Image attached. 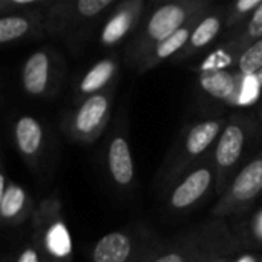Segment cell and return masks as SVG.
Wrapping results in <instances>:
<instances>
[{
	"label": "cell",
	"mask_w": 262,
	"mask_h": 262,
	"mask_svg": "<svg viewBox=\"0 0 262 262\" xmlns=\"http://www.w3.org/2000/svg\"><path fill=\"white\" fill-rule=\"evenodd\" d=\"M258 120H259V123L262 124V103L261 106H259V109H258Z\"/></svg>",
	"instance_id": "obj_29"
},
{
	"label": "cell",
	"mask_w": 262,
	"mask_h": 262,
	"mask_svg": "<svg viewBox=\"0 0 262 262\" xmlns=\"http://www.w3.org/2000/svg\"><path fill=\"white\" fill-rule=\"evenodd\" d=\"M32 196L17 183L8 178L2 170L0 178V218L5 226L17 227L25 223H31L35 212Z\"/></svg>",
	"instance_id": "obj_15"
},
{
	"label": "cell",
	"mask_w": 262,
	"mask_h": 262,
	"mask_svg": "<svg viewBox=\"0 0 262 262\" xmlns=\"http://www.w3.org/2000/svg\"><path fill=\"white\" fill-rule=\"evenodd\" d=\"M262 196V147L246 164L212 209V218L226 220L249 210Z\"/></svg>",
	"instance_id": "obj_11"
},
{
	"label": "cell",
	"mask_w": 262,
	"mask_h": 262,
	"mask_svg": "<svg viewBox=\"0 0 262 262\" xmlns=\"http://www.w3.org/2000/svg\"><path fill=\"white\" fill-rule=\"evenodd\" d=\"M158 243L146 229H121L101 236L89 256L91 262H143Z\"/></svg>",
	"instance_id": "obj_10"
},
{
	"label": "cell",
	"mask_w": 262,
	"mask_h": 262,
	"mask_svg": "<svg viewBox=\"0 0 262 262\" xmlns=\"http://www.w3.org/2000/svg\"><path fill=\"white\" fill-rule=\"evenodd\" d=\"M31 243L41 262H72L74 241L57 195L43 198L31 220Z\"/></svg>",
	"instance_id": "obj_5"
},
{
	"label": "cell",
	"mask_w": 262,
	"mask_h": 262,
	"mask_svg": "<svg viewBox=\"0 0 262 262\" xmlns=\"http://www.w3.org/2000/svg\"><path fill=\"white\" fill-rule=\"evenodd\" d=\"M261 262H262V256H261Z\"/></svg>",
	"instance_id": "obj_30"
},
{
	"label": "cell",
	"mask_w": 262,
	"mask_h": 262,
	"mask_svg": "<svg viewBox=\"0 0 262 262\" xmlns=\"http://www.w3.org/2000/svg\"><path fill=\"white\" fill-rule=\"evenodd\" d=\"M262 138V124L246 112H233L215 144L213 164L216 173L215 193L220 198L238 173L253 158L249 154Z\"/></svg>",
	"instance_id": "obj_1"
},
{
	"label": "cell",
	"mask_w": 262,
	"mask_h": 262,
	"mask_svg": "<svg viewBox=\"0 0 262 262\" xmlns=\"http://www.w3.org/2000/svg\"><path fill=\"white\" fill-rule=\"evenodd\" d=\"M226 28V6H213L209 12H206L196 28L193 29L187 45L184 49L173 58L175 63H181L190 57H193L196 52L203 51L209 45H212L216 37L223 32Z\"/></svg>",
	"instance_id": "obj_20"
},
{
	"label": "cell",
	"mask_w": 262,
	"mask_h": 262,
	"mask_svg": "<svg viewBox=\"0 0 262 262\" xmlns=\"http://www.w3.org/2000/svg\"><path fill=\"white\" fill-rule=\"evenodd\" d=\"M115 0H52L43 15L49 38L61 40L72 52H80L97 28L98 18Z\"/></svg>",
	"instance_id": "obj_4"
},
{
	"label": "cell",
	"mask_w": 262,
	"mask_h": 262,
	"mask_svg": "<svg viewBox=\"0 0 262 262\" xmlns=\"http://www.w3.org/2000/svg\"><path fill=\"white\" fill-rule=\"evenodd\" d=\"M226 224V220L212 218L170 239L160 241L143 262H195Z\"/></svg>",
	"instance_id": "obj_9"
},
{
	"label": "cell",
	"mask_w": 262,
	"mask_h": 262,
	"mask_svg": "<svg viewBox=\"0 0 262 262\" xmlns=\"http://www.w3.org/2000/svg\"><path fill=\"white\" fill-rule=\"evenodd\" d=\"M45 12L2 15V18H0V43L9 45V43H15V41H21V40L46 37L45 23H43Z\"/></svg>",
	"instance_id": "obj_21"
},
{
	"label": "cell",
	"mask_w": 262,
	"mask_h": 262,
	"mask_svg": "<svg viewBox=\"0 0 262 262\" xmlns=\"http://www.w3.org/2000/svg\"><path fill=\"white\" fill-rule=\"evenodd\" d=\"M233 262H261V256H256L253 253H239Z\"/></svg>",
	"instance_id": "obj_27"
},
{
	"label": "cell",
	"mask_w": 262,
	"mask_h": 262,
	"mask_svg": "<svg viewBox=\"0 0 262 262\" xmlns=\"http://www.w3.org/2000/svg\"><path fill=\"white\" fill-rule=\"evenodd\" d=\"M226 123L227 118L218 117L193 121L184 126L158 170L157 187L166 193L180 177L207 158L213 152Z\"/></svg>",
	"instance_id": "obj_2"
},
{
	"label": "cell",
	"mask_w": 262,
	"mask_h": 262,
	"mask_svg": "<svg viewBox=\"0 0 262 262\" xmlns=\"http://www.w3.org/2000/svg\"><path fill=\"white\" fill-rule=\"evenodd\" d=\"M209 11H210V9H209ZM209 11H207V12H209ZM204 14H206V12L195 15V17L190 18L184 26H181L177 32H173L170 37H167L166 40H163V41H160L158 45H155V46L141 58V61L137 64L135 71H137L138 74H144V72H147V71L155 69L157 66H160L161 63H164V61H167V60H173V58L184 49V46L187 45V41H189V38H190V35H192V32H193V29L196 28V25L200 23V20H201V17H203Z\"/></svg>",
	"instance_id": "obj_19"
},
{
	"label": "cell",
	"mask_w": 262,
	"mask_h": 262,
	"mask_svg": "<svg viewBox=\"0 0 262 262\" xmlns=\"http://www.w3.org/2000/svg\"><path fill=\"white\" fill-rule=\"evenodd\" d=\"M114 89L92 95L75 107L66 111L60 120V129L64 137L77 144H91L97 141L112 117Z\"/></svg>",
	"instance_id": "obj_6"
},
{
	"label": "cell",
	"mask_w": 262,
	"mask_h": 262,
	"mask_svg": "<svg viewBox=\"0 0 262 262\" xmlns=\"http://www.w3.org/2000/svg\"><path fill=\"white\" fill-rule=\"evenodd\" d=\"M52 0H0L2 15L45 12Z\"/></svg>",
	"instance_id": "obj_24"
},
{
	"label": "cell",
	"mask_w": 262,
	"mask_h": 262,
	"mask_svg": "<svg viewBox=\"0 0 262 262\" xmlns=\"http://www.w3.org/2000/svg\"><path fill=\"white\" fill-rule=\"evenodd\" d=\"M250 233L259 244H262V209L253 216L250 223Z\"/></svg>",
	"instance_id": "obj_26"
},
{
	"label": "cell",
	"mask_w": 262,
	"mask_h": 262,
	"mask_svg": "<svg viewBox=\"0 0 262 262\" xmlns=\"http://www.w3.org/2000/svg\"><path fill=\"white\" fill-rule=\"evenodd\" d=\"M216 189L213 152L180 177L164 193L166 207L172 213H189Z\"/></svg>",
	"instance_id": "obj_8"
},
{
	"label": "cell",
	"mask_w": 262,
	"mask_h": 262,
	"mask_svg": "<svg viewBox=\"0 0 262 262\" xmlns=\"http://www.w3.org/2000/svg\"><path fill=\"white\" fill-rule=\"evenodd\" d=\"M253 78H255V81H256V84L259 86V89H262V68L253 75Z\"/></svg>",
	"instance_id": "obj_28"
},
{
	"label": "cell",
	"mask_w": 262,
	"mask_h": 262,
	"mask_svg": "<svg viewBox=\"0 0 262 262\" xmlns=\"http://www.w3.org/2000/svg\"><path fill=\"white\" fill-rule=\"evenodd\" d=\"M12 141L26 166L37 172L48 149V132L45 124L32 115L17 117L12 124Z\"/></svg>",
	"instance_id": "obj_13"
},
{
	"label": "cell",
	"mask_w": 262,
	"mask_h": 262,
	"mask_svg": "<svg viewBox=\"0 0 262 262\" xmlns=\"http://www.w3.org/2000/svg\"><path fill=\"white\" fill-rule=\"evenodd\" d=\"M262 38V3L261 6L253 12V15L249 18V21L244 25L243 29H239L233 37L226 40L221 46L216 48V51L203 63L201 69L215 68L218 66V61H221V66L216 69H235L239 57L258 40Z\"/></svg>",
	"instance_id": "obj_14"
},
{
	"label": "cell",
	"mask_w": 262,
	"mask_h": 262,
	"mask_svg": "<svg viewBox=\"0 0 262 262\" xmlns=\"http://www.w3.org/2000/svg\"><path fill=\"white\" fill-rule=\"evenodd\" d=\"M147 3L144 0L117 2L101 23L98 40L104 48H114L140 29L146 14Z\"/></svg>",
	"instance_id": "obj_12"
},
{
	"label": "cell",
	"mask_w": 262,
	"mask_h": 262,
	"mask_svg": "<svg viewBox=\"0 0 262 262\" xmlns=\"http://www.w3.org/2000/svg\"><path fill=\"white\" fill-rule=\"evenodd\" d=\"M11 262H41V261H40L38 252L35 250L34 244H32V243H28V244H25V246L17 252V255L11 259Z\"/></svg>",
	"instance_id": "obj_25"
},
{
	"label": "cell",
	"mask_w": 262,
	"mask_h": 262,
	"mask_svg": "<svg viewBox=\"0 0 262 262\" xmlns=\"http://www.w3.org/2000/svg\"><path fill=\"white\" fill-rule=\"evenodd\" d=\"M213 6L210 0H170L160 3L144 18L140 29L126 46V63L135 69L155 45L170 37L195 15L207 12Z\"/></svg>",
	"instance_id": "obj_3"
},
{
	"label": "cell",
	"mask_w": 262,
	"mask_h": 262,
	"mask_svg": "<svg viewBox=\"0 0 262 262\" xmlns=\"http://www.w3.org/2000/svg\"><path fill=\"white\" fill-rule=\"evenodd\" d=\"M66 61L54 46H41L31 52L20 69V84L32 98H52L63 84Z\"/></svg>",
	"instance_id": "obj_7"
},
{
	"label": "cell",
	"mask_w": 262,
	"mask_h": 262,
	"mask_svg": "<svg viewBox=\"0 0 262 262\" xmlns=\"http://www.w3.org/2000/svg\"><path fill=\"white\" fill-rule=\"evenodd\" d=\"M107 173L115 187L120 190H130L135 183V163L130 152L126 132H117L107 143L106 149Z\"/></svg>",
	"instance_id": "obj_16"
},
{
	"label": "cell",
	"mask_w": 262,
	"mask_h": 262,
	"mask_svg": "<svg viewBox=\"0 0 262 262\" xmlns=\"http://www.w3.org/2000/svg\"><path fill=\"white\" fill-rule=\"evenodd\" d=\"M200 88L212 98L226 103L238 104L243 94V77L235 69H200Z\"/></svg>",
	"instance_id": "obj_18"
},
{
	"label": "cell",
	"mask_w": 262,
	"mask_h": 262,
	"mask_svg": "<svg viewBox=\"0 0 262 262\" xmlns=\"http://www.w3.org/2000/svg\"><path fill=\"white\" fill-rule=\"evenodd\" d=\"M261 3L262 0H238L226 5V28H235L244 21L247 23Z\"/></svg>",
	"instance_id": "obj_22"
},
{
	"label": "cell",
	"mask_w": 262,
	"mask_h": 262,
	"mask_svg": "<svg viewBox=\"0 0 262 262\" xmlns=\"http://www.w3.org/2000/svg\"><path fill=\"white\" fill-rule=\"evenodd\" d=\"M262 68V38L253 43L238 60L235 71L243 77H253Z\"/></svg>",
	"instance_id": "obj_23"
},
{
	"label": "cell",
	"mask_w": 262,
	"mask_h": 262,
	"mask_svg": "<svg viewBox=\"0 0 262 262\" xmlns=\"http://www.w3.org/2000/svg\"><path fill=\"white\" fill-rule=\"evenodd\" d=\"M118 58L115 55L104 57L95 61L89 69L83 72L74 88V103H80L92 95L114 89L118 75Z\"/></svg>",
	"instance_id": "obj_17"
}]
</instances>
